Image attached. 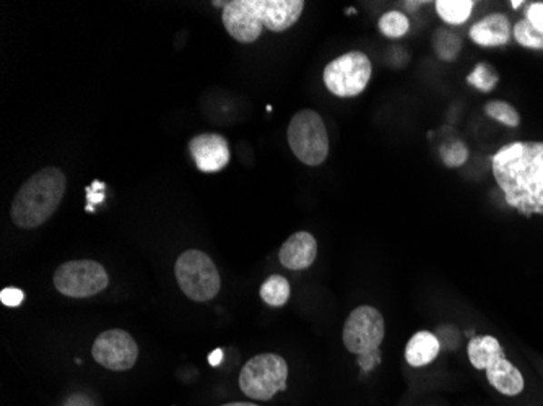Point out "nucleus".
Instances as JSON below:
<instances>
[{
    "mask_svg": "<svg viewBox=\"0 0 543 406\" xmlns=\"http://www.w3.org/2000/svg\"><path fill=\"white\" fill-rule=\"evenodd\" d=\"M491 171L508 205L522 215H543V142H514L491 158Z\"/></svg>",
    "mask_w": 543,
    "mask_h": 406,
    "instance_id": "obj_1",
    "label": "nucleus"
},
{
    "mask_svg": "<svg viewBox=\"0 0 543 406\" xmlns=\"http://www.w3.org/2000/svg\"><path fill=\"white\" fill-rule=\"evenodd\" d=\"M303 0H233L223 8V25L232 38L251 45L267 28L273 33L291 28L304 10Z\"/></svg>",
    "mask_w": 543,
    "mask_h": 406,
    "instance_id": "obj_2",
    "label": "nucleus"
},
{
    "mask_svg": "<svg viewBox=\"0 0 543 406\" xmlns=\"http://www.w3.org/2000/svg\"><path fill=\"white\" fill-rule=\"evenodd\" d=\"M65 174L59 168H44L33 174L10 208V218L18 228L35 230L54 215L65 193Z\"/></svg>",
    "mask_w": 543,
    "mask_h": 406,
    "instance_id": "obj_3",
    "label": "nucleus"
},
{
    "mask_svg": "<svg viewBox=\"0 0 543 406\" xmlns=\"http://www.w3.org/2000/svg\"><path fill=\"white\" fill-rule=\"evenodd\" d=\"M288 145L306 166H319L329 154V134L322 117L312 109L298 111L288 125Z\"/></svg>",
    "mask_w": 543,
    "mask_h": 406,
    "instance_id": "obj_4",
    "label": "nucleus"
},
{
    "mask_svg": "<svg viewBox=\"0 0 543 406\" xmlns=\"http://www.w3.org/2000/svg\"><path fill=\"white\" fill-rule=\"evenodd\" d=\"M288 364L279 354H257L241 369L240 389L249 399L269 401L287 391Z\"/></svg>",
    "mask_w": 543,
    "mask_h": 406,
    "instance_id": "obj_5",
    "label": "nucleus"
},
{
    "mask_svg": "<svg viewBox=\"0 0 543 406\" xmlns=\"http://www.w3.org/2000/svg\"><path fill=\"white\" fill-rule=\"evenodd\" d=\"M174 273L181 292L195 302H207L220 292V275L217 265L202 251H186L181 253L174 265Z\"/></svg>",
    "mask_w": 543,
    "mask_h": 406,
    "instance_id": "obj_6",
    "label": "nucleus"
},
{
    "mask_svg": "<svg viewBox=\"0 0 543 406\" xmlns=\"http://www.w3.org/2000/svg\"><path fill=\"white\" fill-rule=\"evenodd\" d=\"M373 75L370 57L361 51H351L329 62L322 72L327 90L339 98H355L365 92Z\"/></svg>",
    "mask_w": 543,
    "mask_h": 406,
    "instance_id": "obj_7",
    "label": "nucleus"
},
{
    "mask_svg": "<svg viewBox=\"0 0 543 406\" xmlns=\"http://www.w3.org/2000/svg\"><path fill=\"white\" fill-rule=\"evenodd\" d=\"M386 337V322L373 306H360L351 311L343 325V345L350 352L361 356L380 354V346Z\"/></svg>",
    "mask_w": 543,
    "mask_h": 406,
    "instance_id": "obj_8",
    "label": "nucleus"
},
{
    "mask_svg": "<svg viewBox=\"0 0 543 406\" xmlns=\"http://www.w3.org/2000/svg\"><path fill=\"white\" fill-rule=\"evenodd\" d=\"M108 284V272L94 261L65 262L54 273L55 290L67 298H92Z\"/></svg>",
    "mask_w": 543,
    "mask_h": 406,
    "instance_id": "obj_9",
    "label": "nucleus"
},
{
    "mask_svg": "<svg viewBox=\"0 0 543 406\" xmlns=\"http://www.w3.org/2000/svg\"><path fill=\"white\" fill-rule=\"evenodd\" d=\"M92 356L109 371H129L139 358V345L125 330H106L94 340Z\"/></svg>",
    "mask_w": 543,
    "mask_h": 406,
    "instance_id": "obj_10",
    "label": "nucleus"
},
{
    "mask_svg": "<svg viewBox=\"0 0 543 406\" xmlns=\"http://www.w3.org/2000/svg\"><path fill=\"white\" fill-rule=\"evenodd\" d=\"M189 150L199 171L212 174L228 166L232 160L230 144L223 135L201 134L189 142Z\"/></svg>",
    "mask_w": 543,
    "mask_h": 406,
    "instance_id": "obj_11",
    "label": "nucleus"
},
{
    "mask_svg": "<svg viewBox=\"0 0 543 406\" xmlns=\"http://www.w3.org/2000/svg\"><path fill=\"white\" fill-rule=\"evenodd\" d=\"M316 257H318V241L306 231L291 234L280 247V263L288 270L296 272V270L310 269Z\"/></svg>",
    "mask_w": 543,
    "mask_h": 406,
    "instance_id": "obj_12",
    "label": "nucleus"
},
{
    "mask_svg": "<svg viewBox=\"0 0 543 406\" xmlns=\"http://www.w3.org/2000/svg\"><path fill=\"white\" fill-rule=\"evenodd\" d=\"M511 24L505 14L483 16L470 28L469 35L475 45L483 47L505 46L511 39Z\"/></svg>",
    "mask_w": 543,
    "mask_h": 406,
    "instance_id": "obj_13",
    "label": "nucleus"
},
{
    "mask_svg": "<svg viewBox=\"0 0 543 406\" xmlns=\"http://www.w3.org/2000/svg\"><path fill=\"white\" fill-rule=\"evenodd\" d=\"M485 372L491 387L506 397H516L524 391V377L520 374L519 369L506 360L505 354L491 361Z\"/></svg>",
    "mask_w": 543,
    "mask_h": 406,
    "instance_id": "obj_14",
    "label": "nucleus"
},
{
    "mask_svg": "<svg viewBox=\"0 0 543 406\" xmlns=\"http://www.w3.org/2000/svg\"><path fill=\"white\" fill-rule=\"evenodd\" d=\"M441 352V342L431 332H417L413 337L409 340L407 348H405V360L410 364L411 368H423L439 356Z\"/></svg>",
    "mask_w": 543,
    "mask_h": 406,
    "instance_id": "obj_15",
    "label": "nucleus"
},
{
    "mask_svg": "<svg viewBox=\"0 0 543 406\" xmlns=\"http://www.w3.org/2000/svg\"><path fill=\"white\" fill-rule=\"evenodd\" d=\"M467 354H469L470 364L475 369L485 371L489 368L491 361L497 360L498 356L505 354V352L497 338L491 337V335H479L469 342Z\"/></svg>",
    "mask_w": 543,
    "mask_h": 406,
    "instance_id": "obj_16",
    "label": "nucleus"
},
{
    "mask_svg": "<svg viewBox=\"0 0 543 406\" xmlns=\"http://www.w3.org/2000/svg\"><path fill=\"white\" fill-rule=\"evenodd\" d=\"M472 0H438L436 14L448 25H464L474 12Z\"/></svg>",
    "mask_w": 543,
    "mask_h": 406,
    "instance_id": "obj_17",
    "label": "nucleus"
},
{
    "mask_svg": "<svg viewBox=\"0 0 543 406\" xmlns=\"http://www.w3.org/2000/svg\"><path fill=\"white\" fill-rule=\"evenodd\" d=\"M433 51L436 57L442 62H456L462 51V39L454 31L439 28L433 35Z\"/></svg>",
    "mask_w": 543,
    "mask_h": 406,
    "instance_id": "obj_18",
    "label": "nucleus"
},
{
    "mask_svg": "<svg viewBox=\"0 0 543 406\" xmlns=\"http://www.w3.org/2000/svg\"><path fill=\"white\" fill-rule=\"evenodd\" d=\"M259 294L267 306L281 307L287 304L291 288L285 276L272 275L261 284Z\"/></svg>",
    "mask_w": 543,
    "mask_h": 406,
    "instance_id": "obj_19",
    "label": "nucleus"
},
{
    "mask_svg": "<svg viewBox=\"0 0 543 406\" xmlns=\"http://www.w3.org/2000/svg\"><path fill=\"white\" fill-rule=\"evenodd\" d=\"M498 82H499V75H498L497 69L489 62L477 64L472 74L467 75V84L481 93L493 92L498 86Z\"/></svg>",
    "mask_w": 543,
    "mask_h": 406,
    "instance_id": "obj_20",
    "label": "nucleus"
},
{
    "mask_svg": "<svg viewBox=\"0 0 543 406\" xmlns=\"http://www.w3.org/2000/svg\"><path fill=\"white\" fill-rule=\"evenodd\" d=\"M378 28L386 38L399 39L405 36L410 30V20L399 10H390L380 16Z\"/></svg>",
    "mask_w": 543,
    "mask_h": 406,
    "instance_id": "obj_21",
    "label": "nucleus"
},
{
    "mask_svg": "<svg viewBox=\"0 0 543 406\" xmlns=\"http://www.w3.org/2000/svg\"><path fill=\"white\" fill-rule=\"evenodd\" d=\"M439 156L446 168L456 169L466 164L469 160V148L466 144L459 138H450L446 140L439 146Z\"/></svg>",
    "mask_w": 543,
    "mask_h": 406,
    "instance_id": "obj_22",
    "label": "nucleus"
},
{
    "mask_svg": "<svg viewBox=\"0 0 543 406\" xmlns=\"http://www.w3.org/2000/svg\"><path fill=\"white\" fill-rule=\"evenodd\" d=\"M485 114L489 115V119L503 124L506 127H518L520 124V115L518 109L514 108L509 103H506V101H489L485 104Z\"/></svg>",
    "mask_w": 543,
    "mask_h": 406,
    "instance_id": "obj_23",
    "label": "nucleus"
},
{
    "mask_svg": "<svg viewBox=\"0 0 543 406\" xmlns=\"http://www.w3.org/2000/svg\"><path fill=\"white\" fill-rule=\"evenodd\" d=\"M512 35L522 47L528 49H543V35L528 24L526 18L519 20L512 28Z\"/></svg>",
    "mask_w": 543,
    "mask_h": 406,
    "instance_id": "obj_24",
    "label": "nucleus"
},
{
    "mask_svg": "<svg viewBox=\"0 0 543 406\" xmlns=\"http://www.w3.org/2000/svg\"><path fill=\"white\" fill-rule=\"evenodd\" d=\"M526 20L543 35V2H534L526 8Z\"/></svg>",
    "mask_w": 543,
    "mask_h": 406,
    "instance_id": "obj_25",
    "label": "nucleus"
},
{
    "mask_svg": "<svg viewBox=\"0 0 543 406\" xmlns=\"http://www.w3.org/2000/svg\"><path fill=\"white\" fill-rule=\"evenodd\" d=\"M25 292L18 288H5L0 292V301L4 306L16 307L24 302Z\"/></svg>",
    "mask_w": 543,
    "mask_h": 406,
    "instance_id": "obj_26",
    "label": "nucleus"
},
{
    "mask_svg": "<svg viewBox=\"0 0 543 406\" xmlns=\"http://www.w3.org/2000/svg\"><path fill=\"white\" fill-rule=\"evenodd\" d=\"M104 184L100 183V181H94V184L90 185V187H86V199H88V205H86V210H90V212H94V203H100L104 199Z\"/></svg>",
    "mask_w": 543,
    "mask_h": 406,
    "instance_id": "obj_27",
    "label": "nucleus"
},
{
    "mask_svg": "<svg viewBox=\"0 0 543 406\" xmlns=\"http://www.w3.org/2000/svg\"><path fill=\"white\" fill-rule=\"evenodd\" d=\"M65 406H94L92 400L86 399L84 395H74L65 401Z\"/></svg>",
    "mask_w": 543,
    "mask_h": 406,
    "instance_id": "obj_28",
    "label": "nucleus"
},
{
    "mask_svg": "<svg viewBox=\"0 0 543 406\" xmlns=\"http://www.w3.org/2000/svg\"><path fill=\"white\" fill-rule=\"evenodd\" d=\"M223 360V352L222 350H215V352H210L209 362L212 366L217 368L218 364Z\"/></svg>",
    "mask_w": 543,
    "mask_h": 406,
    "instance_id": "obj_29",
    "label": "nucleus"
},
{
    "mask_svg": "<svg viewBox=\"0 0 543 406\" xmlns=\"http://www.w3.org/2000/svg\"><path fill=\"white\" fill-rule=\"evenodd\" d=\"M222 406H257L254 403H244V401H234V403H228V405Z\"/></svg>",
    "mask_w": 543,
    "mask_h": 406,
    "instance_id": "obj_30",
    "label": "nucleus"
},
{
    "mask_svg": "<svg viewBox=\"0 0 543 406\" xmlns=\"http://www.w3.org/2000/svg\"><path fill=\"white\" fill-rule=\"evenodd\" d=\"M213 5H215V7H226L228 2H213Z\"/></svg>",
    "mask_w": 543,
    "mask_h": 406,
    "instance_id": "obj_31",
    "label": "nucleus"
},
{
    "mask_svg": "<svg viewBox=\"0 0 543 406\" xmlns=\"http://www.w3.org/2000/svg\"><path fill=\"white\" fill-rule=\"evenodd\" d=\"M522 4H524V2H512L511 5L512 8H516V10H518V8H519L520 5H522Z\"/></svg>",
    "mask_w": 543,
    "mask_h": 406,
    "instance_id": "obj_32",
    "label": "nucleus"
}]
</instances>
